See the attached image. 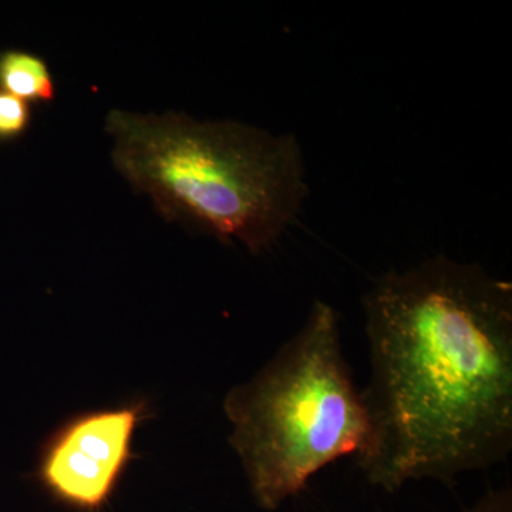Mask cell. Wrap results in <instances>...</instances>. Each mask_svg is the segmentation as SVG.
Segmentation results:
<instances>
[{
	"instance_id": "6da1fadb",
	"label": "cell",
	"mask_w": 512,
	"mask_h": 512,
	"mask_svg": "<svg viewBox=\"0 0 512 512\" xmlns=\"http://www.w3.org/2000/svg\"><path fill=\"white\" fill-rule=\"evenodd\" d=\"M370 444L356 458L387 493L450 483L512 450V285L434 256L390 271L363 301Z\"/></svg>"
},
{
	"instance_id": "7a4b0ae2",
	"label": "cell",
	"mask_w": 512,
	"mask_h": 512,
	"mask_svg": "<svg viewBox=\"0 0 512 512\" xmlns=\"http://www.w3.org/2000/svg\"><path fill=\"white\" fill-rule=\"evenodd\" d=\"M117 173L147 195L165 221L261 254L278 242L308 197L301 144L234 120L111 110Z\"/></svg>"
},
{
	"instance_id": "3957f363",
	"label": "cell",
	"mask_w": 512,
	"mask_h": 512,
	"mask_svg": "<svg viewBox=\"0 0 512 512\" xmlns=\"http://www.w3.org/2000/svg\"><path fill=\"white\" fill-rule=\"evenodd\" d=\"M229 443L259 507L275 511L309 480L370 444V420L340 342L338 313L316 301L264 369L225 397Z\"/></svg>"
},
{
	"instance_id": "277c9868",
	"label": "cell",
	"mask_w": 512,
	"mask_h": 512,
	"mask_svg": "<svg viewBox=\"0 0 512 512\" xmlns=\"http://www.w3.org/2000/svg\"><path fill=\"white\" fill-rule=\"evenodd\" d=\"M150 416L144 400L74 414L43 441L36 483L67 510L103 512L136 458L134 437Z\"/></svg>"
},
{
	"instance_id": "5b68a950",
	"label": "cell",
	"mask_w": 512,
	"mask_h": 512,
	"mask_svg": "<svg viewBox=\"0 0 512 512\" xmlns=\"http://www.w3.org/2000/svg\"><path fill=\"white\" fill-rule=\"evenodd\" d=\"M0 90L29 104H47L56 99V83L49 64L28 50L0 52Z\"/></svg>"
},
{
	"instance_id": "8992f818",
	"label": "cell",
	"mask_w": 512,
	"mask_h": 512,
	"mask_svg": "<svg viewBox=\"0 0 512 512\" xmlns=\"http://www.w3.org/2000/svg\"><path fill=\"white\" fill-rule=\"evenodd\" d=\"M32 123V104L0 90V141L22 137Z\"/></svg>"
},
{
	"instance_id": "52a82bcc",
	"label": "cell",
	"mask_w": 512,
	"mask_h": 512,
	"mask_svg": "<svg viewBox=\"0 0 512 512\" xmlns=\"http://www.w3.org/2000/svg\"><path fill=\"white\" fill-rule=\"evenodd\" d=\"M464 512H512L511 488L488 490L477 504Z\"/></svg>"
}]
</instances>
